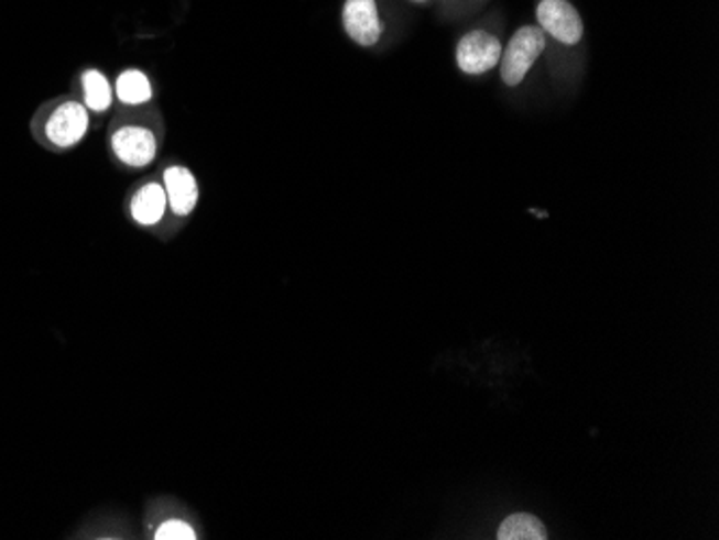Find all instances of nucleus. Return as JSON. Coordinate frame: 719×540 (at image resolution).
I'll use <instances>...</instances> for the list:
<instances>
[{
  "mask_svg": "<svg viewBox=\"0 0 719 540\" xmlns=\"http://www.w3.org/2000/svg\"><path fill=\"white\" fill-rule=\"evenodd\" d=\"M500 58H502L500 40L484 31H475L466 35L457 46V63L459 69L466 74H484L491 67H495Z\"/></svg>",
  "mask_w": 719,
  "mask_h": 540,
  "instance_id": "3",
  "label": "nucleus"
},
{
  "mask_svg": "<svg viewBox=\"0 0 719 540\" xmlns=\"http://www.w3.org/2000/svg\"><path fill=\"white\" fill-rule=\"evenodd\" d=\"M115 91H117V98L121 99L123 103L139 106V103H144V101L151 99V82H149V78L144 76L143 71L130 69V71L119 76Z\"/></svg>",
  "mask_w": 719,
  "mask_h": 540,
  "instance_id": "10",
  "label": "nucleus"
},
{
  "mask_svg": "<svg viewBox=\"0 0 719 540\" xmlns=\"http://www.w3.org/2000/svg\"><path fill=\"white\" fill-rule=\"evenodd\" d=\"M112 151L123 164L132 168H143L153 162L157 153V141L153 132H149L146 128L130 125V128H121L112 136Z\"/></svg>",
  "mask_w": 719,
  "mask_h": 540,
  "instance_id": "6",
  "label": "nucleus"
},
{
  "mask_svg": "<svg viewBox=\"0 0 719 540\" xmlns=\"http://www.w3.org/2000/svg\"><path fill=\"white\" fill-rule=\"evenodd\" d=\"M168 209V198L162 186L146 184L132 198V218L143 227H155Z\"/></svg>",
  "mask_w": 719,
  "mask_h": 540,
  "instance_id": "8",
  "label": "nucleus"
},
{
  "mask_svg": "<svg viewBox=\"0 0 719 540\" xmlns=\"http://www.w3.org/2000/svg\"><path fill=\"white\" fill-rule=\"evenodd\" d=\"M155 540H194L196 539V532H194L193 526L188 521H182V519H168L164 521L155 535H153Z\"/></svg>",
  "mask_w": 719,
  "mask_h": 540,
  "instance_id": "12",
  "label": "nucleus"
},
{
  "mask_svg": "<svg viewBox=\"0 0 719 540\" xmlns=\"http://www.w3.org/2000/svg\"><path fill=\"white\" fill-rule=\"evenodd\" d=\"M164 192L168 198V207L175 216H190L196 200H198V188L194 181V175L188 168L173 166L164 173Z\"/></svg>",
  "mask_w": 719,
  "mask_h": 540,
  "instance_id": "7",
  "label": "nucleus"
},
{
  "mask_svg": "<svg viewBox=\"0 0 719 540\" xmlns=\"http://www.w3.org/2000/svg\"><path fill=\"white\" fill-rule=\"evenodd\" d=\"M547 530L545 526L526 513L511 515L502 521L498 530V540H545Z\"/></svg>",
  "mask_w": 719,
  "mask_h": 540,
  "instance_id": "9",
  "label": "nucleus"
},
{
  "mask_svg": "<svg viewBox=\"0 0 719 540\" xmlns=\"http://www.w3.org/2000/svg\"><path fill=\"white\" fill-rule=\"evenodd\" d=\"M342 22L349 37L360 46H373L384 31L375 0H347L342 9Z\"/></svg>",
  "mask_w": 719,
  "mask_h": 540,
  "instance_id": "5",
  "label": "nucleus"
},
{
  "mask_svg": "<svg viewBox=\"0 0 719 540\" xmlns=\"http://www.w3.org/2000/svg\"><path fill=\"white\" fill-rule=\"evenodd\" d=\"M83 89H85V101L91 110L96 112H104L110 108L112 103V89L110 82L106 80L104 74H99L96 69L87 71L83 76Z\"/></svg>",
  "mask_w": 719,
  "mask_h": 540,
  "instance_id": "11",
  "label": "nucleus"
},
{
  "mask_svg": "<svg viewBox=\"0 0 719 540\" xmlns=\"http://www.w3.org/2000/svg\"><path fill=\"white\" fill-rule=\"evenodd\" d=\"M536 18L543 33H549L567 46H574L584 35L581 18L567 0H543L536 9Z\"/></svg>",
  "mask_w": 719,
  "mask_h": 540,
  "instance_id": "2",
  "label": "nucleus"
},
{
  "mask_svg": "<svg viewBox=\"0 0 719 540\" xmlns=\"http://www.w3.org/2000/svg\"><path fill=\"white\" fill-rule=\"evenodd\" d=\"M545 49V33L536 26H524L520 29L511 44L502 52V80L509 87H518L524 78H526L530 67L534 65V60L541 56V52Z\"/></svg>",
  "mask_w": 719,
  "mask_h": 540,
  "instance_id": "1",
  "label": "nucleus"
},
{
  "mask_svg": "<svg viewBox=\"0 0 719 540\" xmlns=\"http://www.w3.org/2000/svg\"><path fill=\"white\" fill-rule=\"evenodd\" d=\"M89 130V114L87 108L78 101H65L61 103L46 125V134L50 141L58 147H72L83 141V136Z\"/></svg>",
  "mask_w": 719,
  "mask_h": 540,
  "instance_id": "4",
  "label": "nucleus"
}]
</instances>
